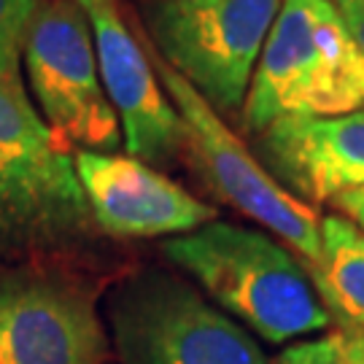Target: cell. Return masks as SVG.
Returning a JSON list of instances; mask_svg holds the SVG:
<instances>
[{
    "label": "cell",
    "instance_id": "obj_1",
    "mask_svg": "<svg viewBox=\"0 0 364 364\" xmlns=\"http://www.w3.org/2000/svg\"><path fill=\"white\" fill-rule=\"evenodd\" d=\"M100 232L73 156L30 105L22 81H0V257H57Z\"/></svg>",
    "mask_w": 364,
    "mask_h": 364
},
{
    "label": "cell",
    "instance_id": "obj_2",
    "mask_svg": "<svg viewBox=\"0 0 364 364\" xmlns=\"http://www.w3.org/2000/svg\"><path fill=\"white\" fill-rule=\"evenodd\" d=\"M162 251L221 311L267 343L305 338L332 324L308 267L259 230L210 221L165 240Z\"/></svg>",
    "mask_w": 364,
    "mask_h": 364
},
{
    "label": "cell",
    "instance_id": "obj_3",
    "mask_svg": "<svg viewBox=\"0 0 364 364\" xmlns=\"http://www.w3.org/2000/svg\"><path fill=\"white\" fill-rule=\"evenodd\" d=\"M364 105V54L329 0H284L243 103L259 135L284 117H340Z\"/></svg>",
    "mask_w": 364,
    "mask_h": 364
},
{
    "label": "cell",
    "instance_id": "obj_4",
    "mask_svg": "<svg viewBox=\"0 0 364 364\" xmlns=\"http://www.w3.org/2000/svg\"><path fill=\"white\" fill-rule=\"evenodd\" d=\"M108 318L122 364H267L243 326L168 270L124 278Z\"/></svg>",
    "mask_w": 364,
    "mask_h": 364
},
{
    "label": "cell",
    "instance_id": "obj_5",
    "mask_svg": "<svg viewBox=\"0 0 364 364\" xmlns=\"http://www.w3.org/2000/svg\"><path fill=\"white\" fill-rule=\"evenodd\" d=\"M284 0H149L154 49L219 114L246 103L262 46Z\"/></svg>",
    "mask_w": 364,
    "mask_h": 364
},
{
    "label": "cell",
    "instance_id": "obj_6",
    "mask_svg": "<svg viewBox=\"0 0 364 364\" xmlns=\"http://www.w3.org/2000/svg\"><path fill=\"white\" fill-rule=\"evenodd\" d=\"M22 63L54 141L70 151H103L122 138L117 111L103 90L95 38L76 0H41L30 22Z\"/></svg>",
    "mask_w": 364,
    "mask_h": 364
},
{
    "label": "cell",
    "instance_id": "obj_7",
    "mask_svg": "<svg viewBox=\"0 0 364 364\" xmlns=\"http://www.w3.org/2000/svg\"><path fill=\"white\" fill-rule=\"evenodd\" d=\"M154 70L181 117L186 151L210 192L278 235L287 246L297 251L305 264H313L321 254L318 213L275 181L259 159L248 151V146L240 144V138L221 122L219 114L192 90L186 78L162 60H156Z\"/></svg>",
    "mask_w": 364,
    "mask_h": 364
},
{
    "label": "cell",
    "instance_id": "obj_8",
    "mask_svg": "<svg viewBox=\"0 0 364 364\" xmlns=\"http://www.w3.org/2000/svg\"><path fill=\"white\" fill-rule=\"evenodd\" d=\"M108 335L84 284L52 267L0 270V364H103Z\"/></svg>",
    "mask_w": 364,
    "mask_h": 364
},
{
    "label": "cell",
    "instance_id": "obj_9",
    "mask_svg": "<svg viewBox=\"0 0 364 364\" xmlns=\"http://www.w3.org/2000/svg\"><path fill=\"white\" fill-rule=\"evenodd\" d=\"M95 38L103 90L122 122L127 154L141 162H170L186 149L176 105L162 95L151 60L138 46L114 0H76Z\"/></svg>",
    "mask_w": 364,
    "mask_h": 364
},
{
    "label": "cell",
    "instance_id": "obj_10",
    "mask_svg": "<svg viewBox=\"0 0 364 364\" xmlns=\"http://www.w3.org/2000/svg\"><path fill=\"white\" fill-rule=\"evenodd\" d=\"M78 181L100 232L111 237H162L195 232L216 208L135 156L78 151Z\"/></svg>",
    "mask_w": 364,
    "mask_h": 364
},
{
    "label": "cell",
    "instance_id": "obj_11",
    "mask_svg": "<svg viewBox=\"0 0 364 364\" xmlns=\"http://www.w3.org/2000/svg\"><path fill=\"white\" fill-rule=\"evenodd\" d=\"M264 170L302 203H332L364 186V108L340 117H284L257 135Z\"/></svg>",
    "mask_w": 364,
    "mask_h": 364
},
{
    "label": "cell",
    "instance_id": "obj_12",
    "mask_svg": "<svg viewBox=\"0 0 364 364\" xmlns=\"http://www.w3.org/2000/svg\"><path fill=\"white\" fill-rule=\"evenodd\" d=\"M308 273L329 318L364 335V232L343 216L321 219V254Z\"/></svg>",
    "mask_w": 364,
    "mask_h": 364
},
{
    "label": "cell",
    "instance_id": "obj_13",
    "mask_svg": "<svg viewBox=\"0 0 364 364\" xmlns=\"http://www.w3.org/2000/svg\"><path fill=\"white\" fill-rule=\"evenodd\" d=\"M41 0H0V81H22L19 65Z\"/></svg>",
    "mask_w": 364,
    "mask_h": 364
},
{
    "label": "cell",
    "instance_id": "obj_14",
    "mask_svg": "<svg viewBox=\"0 0 364 364\" xmlns=\"http://www.w3.org/2000/svg\"><path fill=\"white\" fill-rule=\"evenodd\" d=\"M329 3L335 6L343 25L348 27L351 38L356 41V46L364 54V0H329Z\"/></svg>",
    "mask_w": 364,
    "mask_h": 364
},
{
    "label": "cell",
    "instance_id": "obj_15",
    "mask_svg": "<svg viewBox=\"0 0 364 364\" xmlns=\"http://www.w3.org/2000/svg\"><path fill=\"white\" fill-rule=\"evenodd\" d=\"M332 203L338 205L340 213L348 216L351 224H356V227L364 232V186L351 189V192H343V195H338Z\"/></svg>",
    "mask_w": 364,
    "mask_h": 364
}]
</instances>
